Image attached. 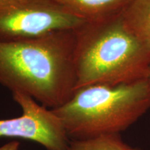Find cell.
I'll return each mask as SVG.
<instances>
[{"mask_svg": "<svg viewBox=\"0 0 150 150\" xmlns=\"http://www.w3.org/2000/svg\"><path fill=\"white\" fill-rule=\"evenodd\" d=\"M150 109V82L95 84L76 89L60 107L52 109L70 140L120 134Z\"/></svg>", "mask_w": 150, "mask_h": 150, "instance_id": "obj_3", "label": "cell"}, {"mask_svg": "<svg viewBox=\"0 0 150 150\" xmlns=\"http://www.w3.org/2000/svg\"><path fill=\"white\" fill-rule=\"evenodd\" d=\"M147 79L149 80V81L150 82V63L149 65V69H148V74H147Z\"/></svg>", "mask_w": 150, "mask_h": 150, "instance_id": "obj_10", "label": "cell"}, {"mask_svg": "<svg viewBox=\"0 0 150 150\" xmlns=\"http://www.w3.org/2000/svg\"><path fill=\"white\" fill-rule=\"evenodd\" d=\"M67 150H142L133 147L122 138L120 134L102 135L81 140H70Z\"/></svg>", "mask_w": 150, "mask_h": 150, "instance_id": "obj_8", "label": "cell"}, {"mask_svg": "<svg viewBox=\"0 0 150 150\" xmlns=\"http://www.w3.org/2000/svg\"><path fill=\"white\" fill-rule=\"evenodd\" d=\"M122 17L131 31L150 45V0H132Z\"/></svg>", "mask_w": 150, "mask_h": 150, "instance_id": "obj_7", "label": "cell"}, {"mask_svg": "<svg viewBox=\"0 0 150 150\" xmlns=\"http://www.w3.org/2000/svg\"><path fill=\"white\" fill-rule=\"evenodd\" d=\"M75 30L16 42H0V84L51 109L76 89Z\"/></svg>", "mask_w": 150, "mask_h": 150, "instance_id": "obj_1", "label": "cell"}, {"mask_svg": "<svg viewBox=\"0 0 150 150\" xmlns=\"http://www.w3.org/2000/svg\"><path fill=\"white\" fill-rule=\"evenodd\" d=\"M13 98L21 107L22 114L0 120V137L31 140L46 150H67L70 140L52 109L24 94L13 93Z\"/></svg>", "mask_w": 150, "mask_h": 150, "instance_id": "obj_5", "label": "cell"}, {"mask_svg": "<svg viewBox=\"0 0 150 150\" xmlns=\"http://www.w3.org/2000/svg\"><path fill=\"white\" fill-rule=\"evenodd\" d=\"M86 22H97L123 13L132 0H52Z\"/></svg>", "mask_w": 150, "mask_h": 150, "instance_id": "obj_6", "label": "cell"}, {"mask_svg": "<svg viewBox=\"0 0 150 150\" xmlns=\"http://www.w3.org/2000/svg\"><path fill=\"white\" fill-rule=\"evenodd\" d=\"M149 63L150 45L131 31L122 14L75 29L76 89L147 79Z\"/></svg>", "mask_w": 150, "mask_h": 150, "instance_id": "obj_2", "label": "cell"}, {"mask_svg": "<svg viewBox=\"0 0 150 150\" xmlns=\"http://www.w3.org/2000/svg\"><path fill=\"white\" fill-rule=\"evenodd\" d=\"M84 22L52 0H0V42L75 30Z\"/></svg>", "mask_w": 150, "mask_h": 150, "instance_id": "obj_4", "label": "cell"}, {"mask_svg": "<svg viewBox=\"0 0 150 150\" xmlns=\"http://www.w3.org/2000/svg\"><path fill=\"white\" fill-rule=\"evenodd\" d=\"M19 147H20V142L13 140L0 147V150H18Z\"/></svg>", "mask_w": 150, "mask_h": 150, "instance_id": "obj_9", "label": "cell"}]
</instances>
